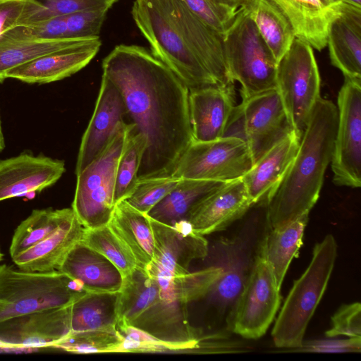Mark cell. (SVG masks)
<instances>
[{"mask_svg": "<svg viewBox=\"0 0 361 361\" xmlns=\"http://www.w3.org/2000/svg\"><path fill=\"white\" fill-rule=\"evenodd\" d=\"M242 6L279 63L295 38L290 21L270 0H247Z\"/></svg>", "mask_w": 361, "mask_h": 361, "instance_id": "obj_30", "label": "cell"}, {"mask_svg": "<svg viewBox=\"0 0 361 361\" xmlns=\"http://www.w3.org/2000/svg\"><path fill=\"white\" fill-rule=\"evenodd\" d=\"M190 11L216 32L223 35L237 11L214 5L208 0H183Z\"/></svg>", "mask_w": 361, "mask_h": 361, "instance_id": "obj_43", "label": "cell"}, {"mask_svg": "<svg viewBox=\"0 0 361 361\" xmlns=\"http://www.w3.org/2000/svg\"><path fill=\"white\" fill-rule=\"evenodd\" d=\"M120 155L116 175L114 201L116 203L128 198L138 183V171L146 148L145 136L131 123Z\"/></svg>", "mask_w": 361, "mask_h": 361, "instance_id": "obj_34", "label": "cell"}, {"mask_svg": "<svg viewBox=\"0 0 361 361\" xmlns=\"http://www.w3.org/2000/svg\"><path fill=\"white\" fill-rule=\"evenodd\" d=\"M118 292H87L70 307L71 330L116 329Z\"/></svg>", "mask_w": 361, "mask_h": 361, "instance_id": "obj_31", "label": "cell"}, {"mask_svg": "<svg viewBox=\"0 0 361 361\" xmlns=\"http://www.w3.org/2000/svg\"><path fill=\"white\" fill-rule=\"evenodd\" d=\"M212 4L237 11L247 0H208Z\"/></svg>", "mask_w": 361, "mask_h": 361, "instance_id": "obj_48", "label": "cell"}, {"mask_svg": "<svg viewBox=\"0 0 361 361\" xmlns=\"http://www.w3.org/2000/svg\"><path fill=\"white\" fill-rule=\"evenodd\" d=\"M325 334L329 338L338 336L361 338L360 303L342 305L331 317V326Z\"/></svg>", "mask_w": 361, "mask_h": 361, "instance_id": "obj_44", "label": "cell"}, {"mask_svg": "<svg viewBox=\"0 0 361 361\" xmlns=\"http://www.w3.org/2000/svg\"><path fill=\"white\" fill-rule=\"evenodd\" d=\"M83 230L74 214L47 238L12 259L18 269L24 271H58L68 253L81 240Z\"/></svg>", "mask_w": 361, "mask_h": 361, "instance_id": "obj_25", "label": "cell"}, {"mask_svg": "<svg viewBox=\"0 0 361 361\" xmlns=\"http://www.w3.org/2000/svg\"><path fill=\"white\" fill-rule=\"evenodd\" d=\"M123 97L104 75L95 108L79 148L75 174L87 167L107 146L120 125L128 122Z\"/></svg>", "mask_w": 361, "mask_h": 361, "instance_id": "obj_17", "label": "cell"}, {"mask_svg": "<svg viewBox=\"0 0 361 361\" xmlns=\"http://www.w3.org/2000/svg\"><path fill=\"white\" fill-rule=\"evenodd\" d=\"M300 137L294 131L267 152L242 178L252 204L267 197L294 159Z\"/></svg>", "mask_w": 361, "mask_h": 361, "instance_id": "obj_26", "label": "cell"}, {"mask_svg": "<svg viewBox=\"0 0 361 361\" xmlns=\"http://www.w3.org/2000/svg\"><path fill=\"white\" fill-rule=\"evenodd\" d=\"M222 35L229 73L240 84L242 98L276 88L278 63L243 6Z\"/></svg>", "mask_w": 361, "mask_h": 361, "instance_id": "obj_7", "label": "cell"}, {"mask_svg": "<svg viewBox=\"0 0 361 361\" xmlns=\"http://www.w3.org/2000/svg\"><path fill=\"white\" fill-rule=\"evenodd\" d=\"M242 178L224 183L200 202L187 221L195 231L207 235L240 219L252 206Z\"/></svg>", "mask_w": 361, "mask_h": 361, "instance_id": "obj_19", "label": "cell"}, {"mask_svg": "<svg viewBox=\"0 0 361 361\" xmlns=\"http://www.w3.org/2000/svg\"><path fill=\"white\" fill-rule=\"evenodd\" d=\"M337 123V106L321 97L294 159L267 195V217L271 228L309 215L317 202L326 169L331 161Z\"/></svg>", "mask_w": 361, "mask_h": 361, "instance_id": "obj_2", "label": "cell"}, {"mask_svg": "<svg viewBox=\"0 0 361 361\" xmlns=\"http://www.w3.org/2000/svg\"><path fill=\"white\" fill-rule=\"evenodd\" d=\"M90 39L66 38L0 42V82L5 79V73L14 67L42 55L78 45Z\"/></svg>", "mask_w": 361, "mask_h": 361, "instance_id": "obj_33", "label": "cell"}, {"mask_svg": "<svg viewBox=\"0 0 361 361\" xmlns=\"http://www.w3.org/2000/svg\"><path fill=\"white\" fill-rule=\"evenodd\" d=\"M2 258H3V253L0 250V262L1 261Z\"/></svg>", "mask_w": 361, "mask_h": 361, "instance_id": "obj_51", "label": "cell"}, {"mask_svg": "<svg viewBox=\"0 0 361 361\" xmlns=\"http://www.w3.org/2000/svg\"><path fill=\"white\" fill-rule=\"evenodd\" d=\"M247 142L235 136L192 142L179 159L171 176L224 183L242 178L252 167Z\"/></svg>", "mask_w": 361, "mask_h": 361, "instance_id": "obj_10", "label": "cell"}, {"mask_svg": "<svg viewBox=\"0 0 361 361\" xmlns=\"http://www.w3.org/2000/svg\"><path fill=\"white\" fill-rule=\"evenodd\" d=\"M290 21L295 37L320 51L326 47L331 23L341 13L331 0H270Z\"/></svg>", "mask_w": 361, "mask_h": 361, "instance_id": "obj_22", "label": "cell"}, {"mask_svg": "<svg viewBox=\"0 0 361 361\" xmlns=\"http://www.w3.org/2000/svg\"><path fill=\"white\" fill-rule=\"evenodd\" d=\"M183 38L222 87H233L224 48L223 35L204 23L183 0H157Z\"/></svg>", "mask_w": 361, "mask_h": 361, "instance_id": "obj_15", "label": "cell"}, {"mask_svg": "<svg viewBox=\"0 0 361 361\" xmlns=\"http://www.w3.org/2000/svg\"><path fill=\"white\" fill-rule=\"evenodd\" d=\"M312 49L295 37L277 66L276 89L300 137L321 97V79Z\"/></svg>", "mask_w": 361, "mask_h": 361, "instance_id": "obj_9", "label": "cell"}, {"mask_svg": "<svg viewBox=\"0 0 361 361\" xmlns=\"http://www.w3.org/2000/svg\"><path fill=\"white\" fill-rule=\"evenodd\" d=\"M179 180L171 176L140 180L126 200L140 212L147 214L176 186Z\"/></svg>", "mask_w": 361, "mask_h": 361, "instance_id": "obj_40", "label": "cell"}, {"mask_svg": "<svg viewBox=\"0 0 361 361\" xmlns=\"http://www.w3.org/2000/svg\"><path fill=\"white\" fill-rule=\"evenodd\" d=\"M0 348H4V345H3V343L1 341H0Z\"/></svg>", "mask_w": 361, "mask_h": 361, "instance_id": "obj_52", "label": "cell"}, {"mask_svg": "<svg viewBox=\"0 0 361 361\" xmlns=\"http://www.w3.org/2000/svg\"><path fill=\"white\" fill-rule=\"evenodd\" d=\"M5 147V142H4V137L2 132L1 128V117H0V152H1Z\"/></svg>", "mask_w": 361, "mask_h": 361, "instance_id": "obj_50", "label": "cell"}, {"mask_svg": "<svg viewBox=\"0 0 361 361\" xmlns=\"http://www.w3.org/2000/svg\"><path fill=\"white\" fill-rule=\"evenodd\" d=\"M101 45L99 37H97L42 55L8 70L4 78L39 84L62 80L85 67L96 56Z\"/></svg>", "mask_w": 361, "mask_h": 361, "instance_id": "obj_20", "label": "cell"}, {"mask_svg": "<svg viewBox=\"0 0 361 361\" xmlns=\"http://www.w3.org/2000/svg\"><path fill=\"white\" fill-rule=\"evenodd\" d=\"M334 2H341L347 4L353 5L355 6L361 8V0H331Z\"/></svg>", "mask_w": 361, "mask_h": 361, "instance_id": "obj_49", "label": "cell"}, {"mask_svg": "<svg viewBox=\"0 0 361 361\" xmlns=\"http://www.w3.org/2000/svg\"><path fill=\"white\" fill-rule=\"evenodd\" d=\"M80 241L107 258L123 278L137 266L132 253L108 224L96 228H84Z\"/></svg>", "mask_w": 361, "mask_h": 361, "instance_id": "obj_36", "label": "cell"}, {"mask_svg": "<svg viewBox=\"0 0 361 361\" xmlns=\"http://www.w3.org/2000/svg\"><path fill=\"white\" fill-rule=\"evenodd\" d=\"M102 75L119 90L128 122L146 139L140 180L171 176L194 142L189 89L145 47L120 44L104 59Z\"/></svg>", "mask_w": 361, "mask_h": 361, "instance_id": "obj_1", "label": "cell"}, {"mask_svg": "<svg viewBox=\"0 0 361 361\" xmlns=\"http://www.w3.org/2000/svg\"><path fill=\"white\" fill-rule=\"evenodd\" d=\"M331 64L344 77L361 80V8L341 4V13L329 27L327 44Z\"/></svg>", "mask_w": 361, "mask_h": 361, "instance_id": "obj_23", "label": "cell"}, {"mask_svg": "<svg viewBox=\"0 0 361 361\" xmlns=\"http://www.w3.org/2000/svg\"><path fill=\"white\" fill-rule=\"evenodd\" d=\"M224 183L210 180L180 178L176 186L147 214L166 224L187 221L192 209Z\"/></svg>", "mask_w": 361, "mask_h": 361, "instance_id": "obj_29", "label": "cell"}, {"mask_svg": "<svg viewBox=\"0 0 361 361\" xmlns=\"http://www.w3.org/2000/svg\"><path fill=\"white\" fill-rule=\"evenodd\" d=\"M238 106L243 139L251 152L253 165L295 131L276 88L243 98Z\"/></svg>", "mask_w": 361, "mask_h": 361, "instance_id": "obj_13", "label": "cell"}, {"mask_svg": "<svg viewBox=\"0 0 361 361\" xmlns=\"http://www.w3.org/2000/svg\"><path fill=\"white\" fill-rule=\"evenodd\" d=\"M42 7L34 13L25 24H30L56 16L104 7L111 8L114 0H35Z\"/></svg>", "mask_w": 361, "mask_h": 361, "instance_id": "obj_41", "label": "cell"}, {"mask_svg": "<svg viewBox=\"0 0 361 361\" xmlns=\"http://www.w3.org/2000/svg\"><path fill=\"white\" fill-rule=\"evenodd\" d=\"M222 273L220 266H212L203 269L188 272L171 277L152 276L160 288L170 297L188 305L209 294ZM151 275V274H150Z\"/></svg>", "mask_w": 361, "mask_h": 361, "instance_id": "obj_35", "label": "cell"}, {"mask_svg": "<svg viewBox=\"0 0 361 361\" xmlns=\"http://www.w3.org/2000/svg\"><path fill=\"white\" fill-rule=\"evenodd\" d=\"M224 265L221 267L222 273L209 293H212L215 300L220 305L227 306L236 301L248 274L246 272L245 259L234 245H228Z\"/></svg>", "mask_w": 361, "mask_h": 361, "instance_id": "obj_38", "label": "cell"}, {"mask_svg": "<svg viewBox=\"0 0 361 361\" xmlns=\"http://www.w3.org/2000/svg\"><path fill=\"white\" fill-rule=\"evenodd\" d=\"M66 38H67L66 16H56L16 26L2 34L0 36V42Z\"/></svg>", "mask_w": 361, "mask_h": 361, "instance_id": "obj_39", "label": "cell"}, {"mask_svg": "<svg viewBox=\"0 0 361 361\" xmlns=\"http://www.w3.org/2000/svg\"><path fill=\"white\" fill-rule=\"evenodd\" d=\"M296 350L309 352H360L361 338H350L340 340L314 341L302 343Z\"/></svg>", "mask_w": 361, "mask_h": 361, "instance_id": "obj_47", "label": "cell"}, {"mask_svg": "<svg viewBox=\"0 0 361 361\" xmlns=\"http://www.w3.org/2000/svg\"><path fill=\"white\" fill-rule=\"evenodd\" d=\"M233 87L212 86L189 90V116L194 141L224 136L235 108Z\"/></svg>", "mask_w": 361, "mask_h": 361, "instance_id": "obj_21", "label": "cell"}, {"mask_svg": "<svg viewBox=\"0 0 361 361\" xmlns=\"http://www.w3.org/2000/svg\"><path fill=\"white\" fill-rule=\"evenodd\" d=\"M280 288L264 257L258 252L232 313L234 333L248 339L266 334L281 304Z\"/></svg>", "mask_w": 361, "mask_h": 361, "instance_id": "obj_11", "label": "cell"}, {"mask_svg": "<svg viewBox=\"0 0 361 361\" xmlns=\"http://www.w3.org/2000/svg\"><path fill=\"white\" fill-rule=\"evenodd\" d=\"M337 251L331 234L315 244L309 265L295 281L276 319L271 336L276 347L298 349L302 345L307 326L327 288Z\"/></svg>", "mask_w": 361, "mask_h": 361, "instance_id": "obj_4", "label": "cell"}, {"mask_svg": "<svg viewBox=\"0 0 361 361\" xmlns=\"http://www.w3.org/2000/svg\"><path fill=\"white\" fill-rule=\"evenodd\" d=\"M58 271L78 281L88 292H118L123 281L112 262L80 240L68 253Z\"/></svg>", "mask_w": 361, "mask_h": 361, "instance_id": "obj_24", "label": "cell"}, {"mask_svg": "<svg viewBox=\"0 0 361 361\" xmlns=\"http://www.w3.org/2000/svg\"><path fill=\"white\" fill-rule=\"evenodd\" d=\"M116 326L128 325L176 348L194 350L200 334L189 322L188 305L172 298L157 279L137 266L118 291Z\"/></svg>", "mask_w": 361, "mask_h": 361, "instance_id": "obj_3", "label": "cell"}, {"mask_svg": "<svg viewBox=\"0 0 361 361\" xmlns=\"http://www.w3.org/2000/svg\"><path fill=\"white\" fill-rule=\"evenodd\" d=\"M149 220L154 242L153 259L145 269L149 274L164 277L183 275L189 272L193 260L207 257V239L195 231L187 221L166 224L150 217Z\"/></svg>", "mask_w": 361, "mask_h": 361, "instance_id": "obj_14", "label": "cell"}, {"mask_svg": "<svg viewBox=\"0 0 361 361\" xmlns=\"http://www.w3.org/2000/svg\"><path fill=\"white\" fill-rule=\"evenodd\" d=\"M87 291L59 271L38 272L0 266V322L45 309L71 305Z\"/></svg>", "mask_w": 361, "mask_h": 361, "instance_id": "obj_5", "label": "cell"}, {"mask_svg": "<svg viewBox=\"0 0 361 361\" xmlns=\"http://www.w3.org/2000/svg\"><path fill=\"white\" fill-rule=\"evenodd\" d=\"M42 7L35 0H0V36L16 26L25 25Z\"/></svg>", "mask_w": 361, "mask_h": 361, "instance_id": "obj_45", "label": "cell"}, {"mask_svg": "<svg viewBox=\"0 0 361 361\" xmlns=\"http://www.w3.org/2000/svg\"><path fill=\"white\" fill-rule=\"evenodd\" d=\"M338 123L331 161L338 186H361V80L345 78L337 99Z\"/></svg>", "mask_w": 361, "mask_h": 361, "instance_id": "obj_12", "label": "cell"}, {"mask_svg": "<svg viewBox=\"0 0 361 361\" xmlns=\"http://www.w3.org/2000/svg\"><path fill=\"white\" fill-rule=\"evenodd\" d=\"M123 341V337L117 328L71 331L54 348L75 353L121 352Z\"/></svg>", "mask_w": 361, "mask_h": 361, "instance_id": "obj_37", "label": "cell"}, {"mask_svg": "<svg viewBox=\"0 0 361 361\" xmlns=\"http://www.w3.org/2000/svg\"><path fill=\"white\" fill-rule=\"evenodd\" d=\"M63 161L28 153L0 160V202L40 192L65 172Z\"/></svg>", "mask_w": 361, "mask_h": 361, "instance_id": "obj_18", "label": "cell"}, {"mask_svg": "<svg viewBox=\"0 0 361 361\" xmlns=\"http://www.w3.org/2000/svg\"><path fill=\"white\" fill-rule=\"evenodd\" d=\"M109 8L78 11L66 16L67 38L99 37V32Z\"/></svg>", "mask_w": 361, "mask_h": 361, "instance_id": "obj_42", "label": "cell"}, {"mask_svg": "<svg viewBox=\"0 0 361 361\" xmlns=\"http://www.w3.org/2000/svg\"><path fill=\"white\" fill-rule=\"evenodd\" d=\"M108 225L132 253L137 266L145 269L153 259L154 250L147 214L123 200L116 204Z\"/></svg>", "mask_w": 361, "mask_h": 361, "instance_id": "obj_27", "label": "cell"}, {"mask_svg": "<svg viewBox=\"0 0 361 361\" xmlns=\"http://www.w3.org/2000/svg\"><path fill=\"white\" fill-rule=\"evenodd\" d=\"M74 214L72 208L34 209L14 231L9 248L11 258L47 238Z\"/></svg>", "mask_w": 361, "mask_h": 361, "instance_id": "obj_32", "label": "cell"}, {"mask_svg": "<svg viewBox=\"0 0 361 361\" xmlns=\"http://www.w3.org/2000/svg\"><path fill=\"white\" fill-rule=\"evenodd\" d=\"M309 215L302 216L283 226L271 228L261 243L259 252L271 267L281 288L290 264L302 245Z\"/></svg>", "mask_w": 361, "mask_h": 361, "instance_id": "obj_28", "label": "cell"}, {"mask_svg": "<svg viewBox=\"0 0 361 361\" xmlns=\"http://www.w3.org/2000/svg\"><path fill=\"white\" fill-rule=\"evenodd\" d=\"M116 2L118 1V0H114Z\"/></svg>", "mask_w": 361, "mask_h": 361, "instance_id": "obj_53", "label": "cell"}, {"mask_svg": "<svg viewBox=\"0 0 361 361\" xmlns=\"http://www.w3.org/2000/svg\"><path fill=\"white\" fill-rule=\"evenodd\" d=\"M131 13L149 42L152 54L166 65L189 90L221 86L188 47L157 0H135Z\"/></svg>", "mask_w": 361, "mask_h": 361, "instance_id": "obj_6", "label": "cell"}, {"mask_svg": "<svg viewBox=\"0 0 361 361\" xmlns=\"http://www.w3.org/2000/svg\"><path fill=\"white\" fill-rule=\"evenodd\" d=\"M123 337L121 352H161L177 350L172 345L161 341L148 334L128 325L116 326Z\"/></svg>", "mask_w": 361, "mask_h": 361, "instance_id": "obj_46", "label": "cell"}, {"mask_svg": "<svg viewBox=\"0 0 361 361\" xmlns=\"http://www.w3.org/2000/svg\"><path fill=\"white\" fill-rule=\"evenodd\" d=\"M131 125L122 123L104 149L76 175L72 209L84 228L106 226L111 218L117 165Z\"/></svg>", "mask_w": 361, "mask_h": 361, "instance_id": "obj_8", "label": "cell"}, {"mask_svg": "<svg viewBox=\"0 0 361 361\" xmlns=\"http://www.w3.org/2000/svg\"><path fill=\"white\" fill-rule=\"evenodd\" d=\"M71 305L45 309L0 322L4 348H54L71 331Z\"/></svg>", "mask_w": 361, "mask_h": 361, "instance_id": "obj_16", "label": "cell"}]
</instances>
